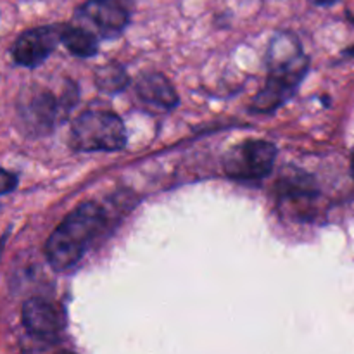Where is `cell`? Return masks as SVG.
Masks as SVG:
<instances>
[{
	"mask_svg": "<svg viewBox=\"0 0 354 354\" xmlns=\"http://www.w3.org/2000/svg\"><path fill=\"white\" fill-rule=\"evenodd\" d=\"M23 325L31 335L38 339H54L64 327L61 310L50 301L41 297H31L23 304Z\"/></svg>",
	"mask_w": 354,
	"mask_h": 354,
	"instance_id": "cell-7",
	"label": "cell"
},
{
	"mask_svg": "<svg viewBox=\"0 0 354 354\" xmlns=\"http://www.w3.org/2000/svg\"><path fill=\"white\" fill-rule=\"evenodd\" d=\"M313 3H317V6H332V3L339 2V0H311Z\"/></svg>",
	"mask_w": 354,
	"mask_h": 354,
	"instance_id": "cell-14",
	"label": "cell"
},
{
	"mask_svg": "<svg viewBox=\"0 0 354 354\" xmlns=\"http://www.w3.org/2000/svg\"><path fill=\"white\" fill-rule=\"evenodd\" d=\"M95 78H97V85H99L102 90H109V92L121 90L128 82V76L123 69L118 68V66H109V64H107L106 68L99 69Z\"/></svg>",
	"mask_w": 354,
	"mask_h": 354,
	"instance_id": "cell-11",
	"label": "cell"
},
{
	"mask_svg": "<svg viewBox=\"0 0 354 354\" xmlns=\"http://www.w3.org/2000/svg\"><path fill=\"white\" fill-rule=\"evenodd\" d=\"M59 104L55 97L48 92H40L28 100L26 106L21 109L23 120L28 127L37 133H44L54 127V121L59 114Z\"/></svg>",
	"mask_w": 354,
	"mask_h": 354,
	"instance_id": "cell-9",
	"label": "cell"
},
{
	"mask_svg": "<svg viewBox=\"0 0 354 354\" xmlns=\"http://www.w3.org/2000/svg\"><path fill=\"white\" fill-rule=\"evenodd\" d=\"M137 93L147 106L159 111H171L178 104V95L166 76L147 73L137 83Z\"/></svg>",
	"mask_w": 354,
	"mask_h": 354,
	"instance_id": "cell-8",
	"label": "cell"
},
{
	"mask_svg": "<svg viewBox=\"0 0 354 354\" xmlns=\"http://www.w3.org/2000/svg\"><path fill=\"white\" fill-rule=\"evenodd\" d=\"M308 71V57L292 35H282L268 50V80L252 104L256 113H270L282 106L299 86Z\"/></svg>",
	"mask_w": 354,
	"mask_h": 354,
	"instance_id": "cell-1",
	"label": "cell"
},
{
	"mask_svg": "<svg viewBox=\"0 0 354 354\" xmlns=\"http://www.w3.org/2000/svg\"><path fill=\"white\" fill-rule=\"evenodd\" d=\"M277 158L275 145L266 140H249L237 145L225 158V171L232 178H263L273 169Z\"/></svg>",
	"mask_w": 354,
	"mask_h": 354,
	"instance_id": "cell-4",
	"label": "cell"
},
{
	"mask_svg": "<svg viewBox=\"0 0 354 354\" xmlns=\"http://www.w3.org/2000/svg\"><path fill=\"white\" fill-rule=\"evenodd\" d=\"M7 239H9V230H7L6 234H3L2 237H0V256H2V251H3V248H6V242H7Z\"/></svg>",
	"mask_w": 354,
	"mask_h": 354,
	"instance_id": "cell-13",
	"label": "cell"
},
{
	"mask_svg": "<svg viewBox=\"0 0 354 354\" xmlns=\"http://www.w3.org/2000/svg\"><path fill=\"white\" fill-rule=\"evenodd\" d=\"M351 171H353V176H354V152H353V161H351Z\"/></svg>",
	"mask_w": 354,
	"mask_h": 354,
	"instance_id": "cell-15",
	"label": "cell"
},
{
	"mask_svg": "<svg viewBox=\"0 0 354 354\" xmlns=\"http://www.w3.org/2000/svg\"><path fill=\"white\" fill-rule=\"evenodd\" d=\"M97 35L83 26H64L61 35V44L78 57H92L95 55L99 44Z\"/></svg>",
	"mask_w": 354,
	"mask_h": 354,
	"instance_id": "cell-10",
	"label": "cell"
},
{
	"mask_svg": "<svg viewBox=\"0 0 354 354\" xmlns=\"http://www.w3.org/2000/svg\"><path fill=\"white\" fill-rule=\"evenodd\" d=\"M351 21H353V23H354V17H353V19H351Z\"/></svg>",
	"mask_w": 354,
	"mask_h": 354,
	"instance_id": "cell-16",
	"label": "cell"
},
{
	"mask_svg": "<svg viewBox=\"0 0 354 354\" xmlns=\"http://www.w3.org/2000/svg\"><path fill=\"white\" fill-rule=\"evenodd\" d=\"M64 26H40L28 30L17 37L12 45V59L24 68H37L61 44Z\"/></svg>",
	"mask_w": 354,
	"mask_h": 354,
	"instance_id": "cell-6",
	"label": "cell"
},
{
	"mask_svg": "<svg viewBox=\"0 0 354 354\" xmlns=\"http://www.w3.org/2000/svg\"><path fill=\"white\" fill-rule=\"evenodd\" d=\"M106 214L102 207L85 203L61 221L45 244L47 261L55 272L73 268L82 259L93 239L104 228Z\"/></svg>",
	"mask_w": 354,
	"mask_h": 354,
	"instance_id": "cell-2",
	"label": "cell"
},
{
	"mask_svg": "<svg viewBox=\"0 0 354 354\" xmlns=\"http://www.w3.org/2000/svg\"><path fill=\"white\" fill-rule=\"evenodd\" d=\"M17 187V176L0 166V197L10 194Z\"/></svg>",
	"mask_w": 354,
	"mask_h": 354,
	"instance_id": "cell-12",
	"label": "cell"
},
{
	"mask_svg": "<svg viewBox=\"0 0 354 354\" xmlns=\"http://www.w3.org/2000/svg\"><path fill=\"white\" fill-rule=\"evenodd\" d=\"M76 17L97 37L116 38L130 21V0H88Z\"/></svg>",
	"mask_w": 354,
	"mask_h": 354,
	"instance_id": "cell-5",
	"label": "cell"
},
{
	"mask_svg": "<svg viewBox=\"0 0 354 354\" xmlns=\"http://www.w3.org/2000/svg\"><path fill=\"white\" fill-rule=\"evenodd\" d=\"M69 144L73 149L83 152L120 151L127 144V130L116 114L88 111L73 123Z\"/></svg>",
	"mask_w": 354,
	"mask_h": 354,
	"instance_id": "cell-3",
	"label": "cell"
}]
</instances>
